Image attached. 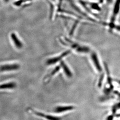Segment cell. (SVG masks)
<instances>
[{
    "label": "cell",
    "instance_id": "cell-9",
    "mask_svg": "<svg viewBox=\"0 0 120 120\" xmlns=\"http://www.w3.org/2000/svg\"><path fill=\"white\" fill-rule=\"evenodd\" d=\"M12 40L14 41L15 44L16 45H17L16 46H18L19 47H20L21 46V43H20V42L19 41L16 37V35H15L14 34H12Z\"/></svg>",
    "mask_w": 120,
    "mask_h": 120
},
{
    "label": "cell",
    "instance_id": "cell-12",
    "mask_svg": "<svg viewBox=\"0 0 120 120\" xmlns=\"http://www.w3.org/2000/svg\"><path fill=\"white\" fill-rule=\"evenodd\" d=\"M6 1H8V0H5Z\"/></svg>",
    "mask_w": 120,
    "mask_h": 120
},
{
    "label": "cell",
    "instance_id": "cell-7",
    "mask_svg": "<svg viewBox=\"0 0 120 120\" xmlns=\"http://www.w3.org/2000/svg\"><path fill=\"white\" fill-rule=\"evenodd\" d=\"M34 113L36 116L41 117L42 118H44L46 119H48L50 120H59L61 119V118L59 117L55 116L50 115H47L41 112H36V111H34Z\"/></svg>",
    "mask_w": 120,
    "mask_h": 120
},
{
    "label": "cell",
    "instance_id": "cell-1",
    "mask_svg": "<svg viewBox=\"0 0 120 120\" xmlns=\"http://www.w3.org/2000/svg\"><path fill=\"white\" fill-rule=\"evenodd\" d=\"M60 42L64 45L69 47L79 53L87 54L91 51V49L88 47L81 45L67 38H65L63 40L60 39Z\"/></svg>",
    "mask_w": 120,
    "mask_h": 120
},
{
    "label": "cell",
    "instance_id": "cell-6",
    "mask_svg": "<svg viewBox=\"0 0 120 120\" xmlns=\"http://www.w3.org/2000/svg\"><path fill=\"white\" fill-rule=\"evenodd\" d=\"M120 9V0H116L113 7L112 17L111 18V23L114 22L116 17L118 15Z\"/></svg>",
    "mask_w": 120,
    "mask_h": 120
},
{
    "label": "cell",
    "instance_id": "cell-8",
    "mask_svg": "<svg viewBox=\"0 0 120 120\" xmlns=\"http://www.w3.org/2000/svg\"><path fill=\"white\" fill-rule=\"evenodd\" d=\"M61 69L60 65L58 66H56L55 68L52 70V71L48 74L47 76L45 77L44 80L47 82H48L49 80H50L53 77V76H55V75L58 73Z\"/></svg>",
    "mask_w": 120,
    "mask_h": 120
},
{
    "label": "cell",
    "instance_id": "cell-10",
    "mask_svg": "<svg viewBox=\"0 0 120 120\" xmlns=\"http://www.w3.org/2000/svg\"><path fill=\"white\" fill-rule=\"evenodd\" d=\"M104 75L102 74L100 77V78L99 79L98 83V86L99 87H101L102 86V84L103 83V80H104Z\"/></svg>",
    "mask_w": 120,
    "mask_h": 120
},
{
    "label": "cell",
    "instance_id": "cell-11",
    "mask_svg": "<svg viewBox=\"0 0 120 120\" xmlns=\"http://www.w3.org/2000/svg\"><path fill=\"white\" fill-rule=\"evenodd\" d=\"M107 1L108 2V3H112V0H107Z\"/></svg>",
    "mask_w": 120,
    "mask_h": 120
},
{
    "label": "cell",
    "instance_id": "cell-2",
    "mask_svg": "<svg viewBox=\"0 0 120 120\" xmlns=\"http://www.w3.org/2000/svg\"><path fill=\"white\" fill-rule=\"evenodd\" d=\"M71 52L72 51L70 49L66 50L61 53L58 56L48 59L46 61V64L48 66H50L55 65L58 63H60L61 61H62L64 58L68 56L69 54L71 53Z\"/></svg>",
    "mask_w": 120,
    "mask_h": 120
},
{
    "label": "cell",
    "instance_id": "cell-5",
    "mask_svg": "<svg viewBox=\"0 0 120 120\" xmlns=\"http://www.w3.org/2000/svg\"><path fill=\"white\" fill-rule=\"evenodd\" d=\"M60 66L66 77L70 79L72 77V71L64 61L63 60L61 61L60 63Z\"/></svg>",
    "mask_w": 120,
    "mask_h": 120
},
{
    "label": "cell",
    "instance_id": "cell-4",
    "mask_svg": "<svg viewBox=\"0 0 120 120\" xmlns=\"http://www.w3.org/2000/svg\"><path fill=\"white\" fill-rule=\"evenodd\" d=\"M76 109L75 106L72 105H68L58 106L55 108L54 109V112L56 113H63L64 112H68L69 111L73 110Z\"/></svg>",
    "mask_w": 120,
    "mask_h": 120
},
{
    "label": "cell",
    "instance_id": "cell-3",
    "mask_svg": "<svg viewBox=\"0 0 120 120\" xmlns=\"http://www.w3.org/2000/svg\"><path fill=\"white\" fill-rule=\"evenodd\" d=\"M91 59L96 71L99 73H101L103 71V68L100 62L98 56L95 52L93 51L91 52Z\"/></svg>",
    "mask_w": 120,
    "mask_h": 120
}]
</instances>
